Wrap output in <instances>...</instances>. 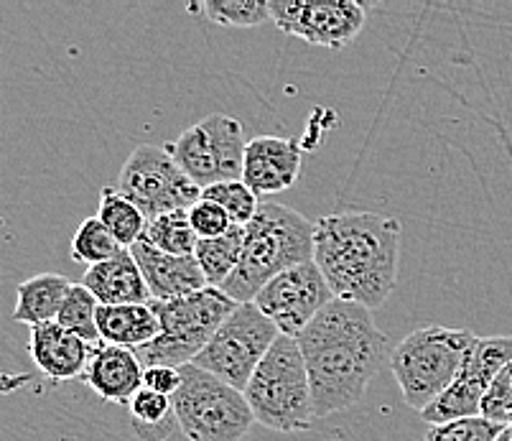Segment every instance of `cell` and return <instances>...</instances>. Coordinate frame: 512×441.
Here are the masks:
<instances>
[{"label":"cell","instance_id":"30bf717a","mask_svg":"<svg viewBox=\"0 0 512 441\" xmlns=\"http://www.w3.org/2000/svg\"><path fill=\"white\" fill-rule=\"evenodd\" d=\"M245 151L248 141L242 123L225 113L202 118L192 128H186L171 146L174 159L199 189L222 181H242Z\"/></svg>","mask_w":512,"mask_h":441},{"label":"cell","instance_id":"52a82bcc","mask_svg":"<svg viewBox=\"0 0 512 441\" xmlns=\"http://www.w3.org/2000/svg\"><path fill=\"white\" fill-rule=\"evenodd\" d=\"M171 401L179 429L192 441H242L255 424L245 393L197 365L181 368V388Z\"/></svg>","mask_w":512,"mask_h":441},{"label":"cell","instance_id":"6da1fadb","mask_svg":"<svg viewBox=\"0 0 512 441\" xmlns=\"http://www.w3.org/2000/svg\"><path fill=\"white\" fill-rule=\"evenodd\" d=\"M311 380L316 419L347 411L393 357L372 311L334 299L296 337Z\"/></svg>","mask_w":512,"mask_h":441},{"label":"cell","instance_id":"1f68e13d","mask_svg":"<svg viewBox=\"0 0 512 441\" xmlns=\"http://www.w3.org/2000/svg\"><path fill=\"white\" fill-rule=\"evenodd\" d=\"M143 388H151V391L174 398V393L181 388V368L151 365V368L143 370Z\"/></svg>","mask_w":512,"mask_h":441},{"label":"cell","instance_id":"8fae6325","mask_svg":"<svg viewBox=\"0 0 512 441\" xmlns=\"http://www.w3.org/2000/svg\"><path fill=\"white\" fill-rule=\"evenodd\" d=\"M512 362V337H479L469 352L462 373L436 398L421 419L431 426L451 424L459 419L482 416V401L490 391L492 380Z\"/></svg>","mask_w":512,"mask_h":441},{"label":"cell","instance_id":"f546056e","mask_svg":"<svg viewBox=\"0 0 512 441\" xmlns=\"http://www.w3.org/2000/svg\"><path fill=\"white\" fill-rule=\"evenodd\" d=\"M189 222H192L194 232L199 235V240H212L220 238V235H227L232 230V220L220 204L209 202V199H199L189 210Z\"/></svg>","mask_w":512,"mask_h":441},{"label":"cell","instance_id":"7a4b0ae2","mask_svg":"<svg viewBox=\"0 0 512 441\" xmlns=\"http://www.w3.org/2000/svg\"><path fill=\"white\" fill-rule=\"evenodd\" d=\"M400 235L395 217L339 212L314 222V263L334 299L377 309L398 283Z\"/></svg>","mask_w":512,"mask_h":441},{"label":"cell","instance_id":"ffe728a7","mask_svg":"<svg viewBox=\"0 0 512 441\" xmlns=\"http://www.w3.org/2000/svg\"><path fill=\"white\" fill-rule=\"evenodd\" d=\"M69 289H72V281L62 273H39L34 278H26L16 291L13 319L29 327L57 322Z\"/></svg>","mask_w":512,"mask_h":441},{"label":"cell","instance_id":"9c48e42d","mask_svg":"<svg viewBox=\"0 0 512 441\" xmlns=\"http://www.w3.org/2000/svg\"><path fill=\"white\" fill-rule=\"evenodd\" d=\"M118 192L136 204L146 220H156L166 212L192 210L202 199V189L186 176L171 148L156 143H141L125 159Z\"/></svg>","mask_w":512,"mask_h":441},{"label":"cell","instance_id":"ba28073f","mask_svg":"<svg viewBox=\"0 0 512 441\" xmlns=\"http://www.w3.org/2000/svg\"><path fill=\"white\" fill-rule=\"evenodd\" d=\"M278 337H281V329L265 317L258 306L240 304L192 365L217 375L227 385L245 393L250 378L276 345Z\"/></svg>","mask_w":512,"mask_h":441},{"label":"cell","instance_id":"ac0fdd59","mask_svg":"<svg viewBox=\"0 0 512 441\" xmlns=\"http://www.w3.org/2000/svg\"><path fill=\"white\" fill-rule=\"evenodd\" d=\"M82 286L100 301V306L151 304V291L146 286L141 268L128 248L120 250L115 258L87 268Z\"/></svg>","mask_w":512,"mask_h":441},{"label":"cell","instance_id":"9a60e30c","mask_svg":"<svg viewBox=\"0 0 512 441\" xmlns=\"http://www.w3.org/2000/svg\"><path fill=\"white\" fill-rule=\"evenodd\" d=\"M141 268L151 301H174L207 289V278L194 255H169L153 248L146 238L130 248Z\"/></svg>","mask_w":512,"mask_h":441},{"label":"cell","instance_id":"5bb4252c","mask_svg":"<svg viewBox=\"0 0 512 441\" xmlns=\"http://www.w3.org/2000/svg\"><path fill=\"white\" fill-rule=\"evenodd\" d=\"M304 146L293 138L258 136L248 141L242 181L258 197H271L291 189L301 174Z\"/></svg>","mask_w":512,"mask_h":441},{"label":"cell","instance_id":"e0dca14e","mask_svg":"<svg viewBox=\"0 0 512 441\" xmlns=\"http://www.w3.org/2000/svg\"><path fill=\"white\" fill-rule=\"evenodd\" d=\"M143 370L146 368L138 360L136 350L102 342L92 350L85 380L102 401L130 406V401L143 388Z\"/></svg>","mask_w":512,"mask_h":441},{"label":"cell","instance_id":"d6986e66","mask_svg":"<svg viewBox=\"0 0 512 441\" xmlns=\"http://www.w3.org/2000/svg\"><path fill=\"white\" fill-rule=\"evenodd\" d=\"M97 329L105 345L141 350L161 337V322L151 304L100 306Z\"/></svg>","mask_w":512,"mask_h":441},{"label":"cell","instance_id":"44dd1931","mask_svg":"<svg viewBox=\"0 0 512 441\" xmlns=\"http://www.w3.org/2000/svg\"><path fill=\"white\" fill-rule=\"evenodd\" d=\"M245 235H248V227L235 225L227 235H220V238L199 240L194 258H197L199 268H202L204 278H207V286L222 289L227 278L235 273L242 248H245Z\"/></svg>","mask_w":512,"mask_h":441},{"label":"cell","instance_id":"83f0119b","mask_svg":"<svg viewBox=\"0 0 512 441\" xmlns=\"http://www.w3.org/2000/svg\"><path fill=\"white\" fill-rule=\"evenodd\" d=\"M502 426L484 416H472V419H459L451 424L431 426L423 441H497Z\"/></svg>","mask_w":512,"mask_h":441},{"label":"cell","instance_id":"277c9868","mask_svg":"<svg viewBox=\"0 0 512 441\" xmlns=\"http://www.w3.org/2000/svg\"><path fill=\"white\" fill-rule=\"evenodd\" d=\"M469 329L431 327L413 329L390 357V370L408 408L423 413L462 373L469 352L477 345Z\"/></svg>","mask_w":512,"mask_h":441},{"label":"cell","instance_id":"836d02e7","mask_svg":"<svg viewBox=\"0 0 512 441\" xmlns=\"http://www.w3.org/2000/svg\"><path fill=\"white\" fill-rule=\"evenodd\" d=\"M507 424H512V406H510V411H507V419H505V426Z\"/></svg>","mask_w":512,"mask_h":441},{"label":"cell","instance_id":"8992f818","mask_svg":"<svg viewBox=\"0 0 512 441\" xmlns=\"http://www.w3.org/2000/svg\"><path fill=\"white\" fill-rule=\"evenodd\" d=\"M151 306L161 322V337L136 350L138 360L143 362V368H151V365L184 368L197 360L199 352L212 342L217 329L240 304H235L222 289L207 286L197 294L164 301V304L151 301Z\"/></svg>","mask_w":512,"mask_h":441},{"label":"cell","instance_id":"7402d4cb","mask_svg":"<svg viewBox=\"0 0 512 441\" xmlns=\"http://www.w3.org/2000/svg\"><path fill=\"white\" fill-rule=\"evenodd\" d=\"M97 220L105 225V230L115 238L120 248H133L138 240L146 235L148 220L136 204L113 187H105L100 192V207H97Z\"/></svg>","mask_w":512,"mask_h":441},{"label":"cell","instance_id":"f1b7e54d","mask_svg":"<svg viewBox=\"0 0 512 441\" xmlns=\"http://www.w3.org/2000/svg\"><path fill=\"white\" fill-rule=\"evenodd\" d=\"M130 424L133 429H146V426H158L166 424L169 419H174V401L171 396L164 393H156L151 388H141L136 393V398L130 401Z\"/></svg>","mask_w":512,"mask_h":441},{"label":"cell","instance_id":"5b68a950","mask_svg":"<svg viewBox=\"0 0 512 441\" xmlns=\"http://www.w3.org/2000/svg\"><path fill=\"white\" fill-rule=\"evenodd\" d=\"M253 416L258 424L273 431L309 429L314 413V396L304 355L296 337L281 334L271 352L260 362L245 388Z\"/></svg>","mask_w":512,"mask_h":441},{"label":"cell","instance_id":"d4e9b609","mask_svg":"<svg viewBox=\"0 0 512 441\" xmlns=\"http://www.w3.org/2000/svg\"><path fill=\"white\" fill-rule=\"evenodd\" d=\"M120 250L123 248L115 243V238L105 230V225L97 217H87V220L79 222L69 253H72L74 263H82V266L92 268L115 258Z\"/></svg>","mask_w":512,"mask_h":441},{"label":"cell","instance_id":"3957f363","mask_svg":"<svg viewBox=\"0 0 512 441\" xmlns=\"http://www.w3.org/2000/svg\"><path fill=\"white\" fill-rule=\"evenodd\" d=\"M314 261V222L288 204L265 202L248 225L245 248L222 291L235 304H253L276 276Z\"/></svg>","mask_w":512,"mask_h":441},{"label":"cell","instance_id":"7c38bea8","mask_svg":"<svg viewBox=\"0 0 512 441\" xmlns=\"http://www.w3.org/2000/svg\"><path fill=\"white\" fill-rule=\"evenodd\" d=\"M268 11L283 34L324 49L352 44L367 21L365 6L355 0H268Z\"/></svg>","mask_w":512,"mask_h":441},{"label":"cell","instance_id":"4fadbf2b","mask_svg":"<svg viewBox=\"0 0 512 441\" xmlns=\"http://www.w3.org/2000/svg\"><path fill=\"white\" fill-rule=\"evenodd\" d=\"M332 301L334 294L321 276L319 266L309 261L273 278L255 296L253 304L281 329V334L299 337Z\"/></svg>","mask_w":512,"mask_h":441},{"label":"cell","instance_id":"484cf974","mask_svg":"<svg viewBox=\"0 0 512 441\" xmlns=\"http://www.w3.org/2000/svg\"><path fill=\"white\" fill-rule=\"evenodd\" d=\"M202 199L220 204L222 210L230 215L232 225L248 227L260 210V199L245 181H222L214 187L202 189Z\"/></svg>","mask_w":512,"mask_h":441},{"label":"cell","instance_id":"4dcf8cb0","mask_svg":"<svg viewBox=\"0 0 512 441\" xmlns=\"http://www.w3.org/2000/svg\"><path fill=\"white\" fill-rule=\"evenodd\" d=\"M512 406V362L500 370L495 380H492L490 391L482 401V416L484 419L495 421V424L505 426L507 411Z\"/></svg>","mask_w":512,"mask_h":441},{"label":"cell","instance_id":"cb8c5ba5","mask_svg":"<svg viewBox=\"0 0 512 441\" xmlns=\"http://www.w3.org/2000/svg\"><path fill=\"white\" fill-rule=\"evenodd\" d=\"M97 311H100V301L90 294V289H85L82 283H72L62 311H59L57 324H62L67 332L77 334L79 340H85L87 345L97 347L102 345L100 329H97Z\"/></svg>","mask_w":512,"mask_h":441},{"label":"cell","instance_id":"d6a6232c","mask_svg":"<svg viewBox=\"0 0 512 441\" xmlns=\"http://www.w3.org/2000/svg\"><path fill=\"white\" fill-rule=\"evenodd\" d=\"M497 441H512V424L502 426L500 436H497Z\"/></svg>","mask_w":512,"mask_h":441},{"label":"cell","instance_id":"603a6c76","mask_svg":"<svg viewBox=\"0 0 512 441\" xmlns=\"http://www.w3.org/2000/svg\"><path fill=\"white\" fill-rule=\"evenodd\" d=\"M143 238L169 255H194L199 243V235L189 222V210L166 212V215L148 220L146 235Z\"/></svg>","mask_w":512,"mask_h":441},{"label":"cell","instance_id":"2e32d148","mask_svg":"<svg viewBox=\"0 0 512 441\" xmlns=\"http://www.w3.org/2000/svg\"><path fill=\"white\" fill-rule=\"evenodd\" d=\"M95 347L79 340L77 334L67 332L62 324L49 322L31 327L29 352L34 357L36 368L54 383L74 380L87 373L90 357Z\"/></svg>","mask_w":512,"mask_h":441},{"label":"cell","instance_id":"4316f807","mask_svg":"<svg viewBox=\"0 0 512 441\" xmlns=\"http://www.w3.org/2000/svg\"><path fill=\"white\" fill-rule=\"evenodd\" d=\"M202 11L207 13L209 21L232 29H255L265 21H273L268 3L258 0H204Z\"/></svg>","mask_w":512,"mask_h":441}]
</instances>
